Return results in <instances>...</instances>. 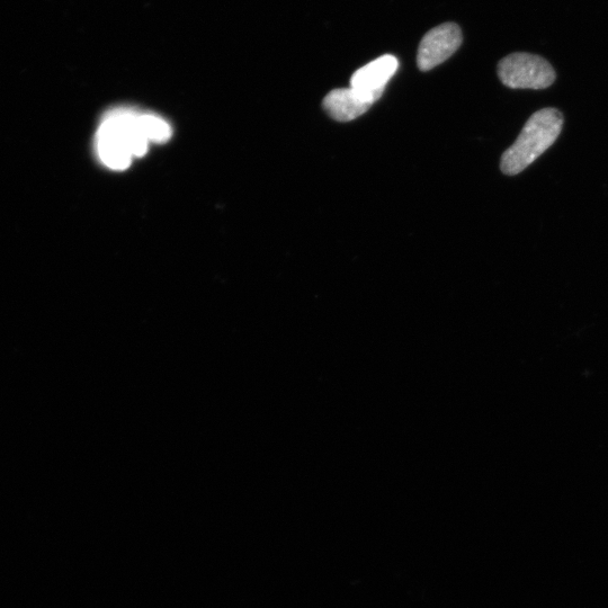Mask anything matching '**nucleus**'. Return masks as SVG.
<instances>
[{"mask_svg":"<svg viewBox=\"0 0 608 608\" xmlns=\"http://www.w3.org/2000/svg\"><path fill=\"white\" fill-rule=\"evenodd\" d=\"M399 67L396 57L386 55L370 62L352 76L351 87L379 101L389 80L395 76Z\"/></svg>","mask_w":608,"mask_h":608,"instance_id":"nucleus-5","label":"nucleus"},{"mask_svg":"<svg viewBox=\"0 0 608 608\" xmlns=\"http://www.w3.org/2000/svg\"><path fill=\"white\" fill-rule=\"evenodd\" d=\"M374 103L370 96L350 87L334 89L325 97L323 105L330 118L350 122L368 112Z\"/></svg>","mask_w":608,"mask_h":608,"instance_id":"nucleus-6","label":"nucleus"},{"mask_svg":"<svg viewBox=\"0 0 608 608\" xmlns=\"http://www.w3.org/2000/svg\"><path fill=\"white\" fill-rule=\"evenodd\" d=\"M498 76L503 84L513 89H545L556 80L549 62L530 53H513L498 65Z\"/></svg>","mask_w":608,"mask_h":608,"instance_id":"nucleus-3","label":"nucleus"},{"mask_svg":"<svg viewBox=\"0 0 608 608\" xmlns=\"http://www.w3.org/2000/svg\"><path fill=\"white\" fill-rule=\"evenodd\" d=\"M563 116L556 109H543L526 122L520 136L502 158L504 174L514 176L532 165L560 136Z\"/></svg>","mask_w":608,"mask_h":608,"instance_id":"nucleus-2","label":"nucleus"},{"mask_svg":"<svg viewBox=\"0 0 608 608\" xmlns=\"http://www.w3.org/2000/svg\"><path fill=\"white\" fill-rule=\"evenodd\" d=\"M141 121L150 142L163 143L171 139L173 129L160 116L152 113H141Z\"/></svg>","mask_w":608,"mask_h":608,"instance_id":"nucleus-7","label":"nucleus"},{"mask_svg":"<svg viewBox=\"0 0 608 608\" xmlns=\"http://www.w3.org/2000/svg\"><path fill=\"white\" fill-rule=\"evenodd\" d=\"M149 145L141 113L124 107L107 113L95 136L98 159L113 171L127 169L134 158L147 154Z\"/></svg>","mask_w":608,"mask_h":608,"instance_id":"nucleus-1","label":"nucleus"},{"mask_svg":"<svg viewBox=\"0 0 608 608\" xmlns=\"http://www.w3.org/2000/svg\"><path fill=\"white\" fill-rule=\"evenodd\" d=\"M462 43V32L458 25L445 23L429 31L418 49L417 64L420 70L428 71L440 66L454 55Z\"/></svg>","mask_w":608,"mask_h":608,"instance_id":"nucleus-4","label":"nucleus"}]
</instances>
